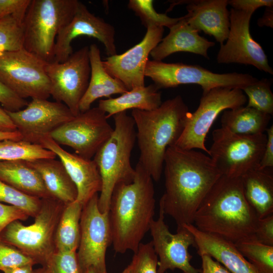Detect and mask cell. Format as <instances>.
Wrapping results in <instances>:
<instances>
[{"label": "cell", "mask_w": 273, "mask_h": 273, "mask_svg": "<svg viewBox=\"0 0 273 273\" xmlns=\"http://www.w3.org/2000/svg\"><path fill=\"white\" fill-rule=\"evenodd\" d=\"M212 141L208 155L222 175L241 177L259 168L267 136L238 134L221 127L213 130Z\"/></svg>", "instance_id": "cell-9"}, {"label": "cell", "mask_w": 273, "mask_h": 273, "mask_svg": "<svg viewBox=\"0 0 273 273\" xmlns=\"http://www.w3.org/2000/svg\"><path fill=\"white\" fill-rule=\"evenodd\" d=\"M6 111L22 140L37 144L41 138L74 117L63 103L38 98L32 99L23 109Z\"/></svg>", "instance_id": "cell-17"}, {"label": "cell", "mask_w": 273, "mask_h": 273, "mask_svg": "<svg viewBox=\"0 0 273 273\" xmlns=\"http://www.w3.org/2000/svg\"><path fill=\"white\" fill-rule=\"evenodd\" d=\"M235 245L258 273H273V246L263 244L253 239L244 240Z\"/></svg>", "instance_id": "cell-32"}, {"label": "cell", "mask_w": 273, "mask_h": 273, "mask_svg": "<svg viewBox=\"0 0 273 273\" xmlns=\"http://www.w3.org/2000/svg\"><path fill=\"white\" fill-rule=\"evenodd\" d=\"M23 48L22 24L12 16L0 19V52Z\"/></svg>", "instance_id": "cell-36"}, {"label": "cell", "mask_w": 273, "mask_h": 273, "mask_svg": "<svg viewBox=\"0 0 273 273\" xmlns=\"http://www.w3.org/2000/svg\"><path fill=\"white\" fill-rule=\"evenodd\" d=\"M0 103L6 110L17 111L25 107L28 103L0 81Z\"/></svg>", "instance_id": "cell-41"}, {"label": "cell", "mask_w": 273, "mask_h": 273, "mask_svg": "<svg viewBox=\"0 0 273 273\" xmlns=\"http://www.w3.org/2000/svg\"><path fill=\"white\" fill-rule=\"evenodd\" d=\"M0 180L29 196L52 197L40 175L27 161H0Z\"/></svg>", "instance_id": "cell-27"}, {"label": "cell", "mask_w": 273, "mask_h": 273, "mask_svg": "<svg viewBox=\"0 0 273 273\" xmlns=\"http://www.w3.org/2000/svg\"><path fill=\"white\" fill-rule=\"evenodd\" d=\"M241 178L244 197L258 218L273 214L272 168L254 169Z\"/></svg>", "instance_id": "cell-25"}, {"label": "cell", "mask_w": 273, "mask_h": 273, "mask_svg": "<svg viewBox=\"0 0 273 273\" xmlns=\"http://www.w3.org/2000/svg\"><path fill=\"white\" fill-rule=\"evenodd\" d=\"M188 107L180 95L162 102L152 110L133 109L140 150L139 162L158 181L163 169L166 151L174 146L185 126Z\"/></svg>", "instance_id": "cell-4"}, {"label": "cell", "mask_w": 273, "mask_h": 273, "mask_svg": "<svg viewBox=\"0 0 273 273\" xmlns=\"http://www.w3.org/2000/svg\"><path fill=\"white\" fill-rule=\"evenodd\" d=\"M77 0H31L22 28L23 48L46 62L54 60L56 37L73 17Z\"/></svg>", "instance_id": "cell-6"}, {"label": "cell", "mask_w": 273, "mask_h": 273, "mask_svg": "<svg viewBox=\"0 0 273 273\" xmlns=\"http://www.w3.org/2000/svg\"><path fill=\"white\" fill-rule=\"evenodd\" d=\"M35 263L17 248L0 239V270Z\"/></svg>", "instance_id": "cell-39"}, {"label": "cell", "mask_w": 273, "mask_h": 273, "mask_svg": "<svg viewBox=\"0 0 273 273\" xmlns=\"http://www.w3.org/2000/svg\"><path fill=\"white\" fill-rule=\"evenodd\" d=\"M31 0H0V19L14 17L23 23Z\"/></svg>", "instance_id": "cell-40"}, {"label": "cell", "mask_w": 273, "mask_h": 273, "mask_svg": "<svg viewBox=\"0 0 273 273\" xmlns=\"http://www.w3.org/2000/svg\"><path fill=\"white\" fill-rule=\"evenodd\" d=\"M90 76L86 90L79 103V111L85 112L91 108L97 99L109 98L114 94H122L128 90L119 80L111 76L105 69L100 50L96 44L89 47Z\"/></svg>", "instance_id": "cell-24"}, {"label": "cell", "mask_w": 273, "mask_h": 273, "mask_svg": "<svg viewBox=\"0 0 273 273\" xmlns=\"http://www.w3.org/2000/svg\"><path fill=\"white\" fill-rule=\"evenodd\" d=\"M29 216L21 209L0 202V234L11 222L15 220H26Z\"/></svg>", "instance_id": "cell-43"}, {"label": "cell", "mask_w": 273, "mask_h": 273, "mask_svg": "<svg viewBox=\"0 0 273 273\" xmlns=\"http://www.w3.org/2000/svg\"><path fill=\"white\" fill-rule=\"evenodd\" d=\"M41 199L33 223L25 225L20 220L13 221L1 233L0 239L18 249L35 264L43 266L56 251L55 234L65 205L52 197Z\"/></svg>", "instance_id": "cell-7"}, {"label": "cell", "mask_w": 273, "mask_h": 273, "mask_svg": "<svg viewBox=\"0 0 273 273\" xmlns=\"http://www.w3.org/2000/svg\"><path fill=\"white\" fill-rule=\"evenodd\" d=\"M247 98L239 88H214L203 93L197 109L186 116L184 130L175 146L184 150L200 149L207 154V134L219 114L243 106Z\"/></svg>", "instance_id": "cell-10"}, {"label": "cell", "mask_w": 273, "mask_h": 273, "mask_svg": "<svg viewBox=\"0 0 273 273\" xmlns=\"http://www.w3.org/2000/svg\"><path fill=\"white\" fill-rule=\"evenodd\" d=\"M114 127L110 136L93 157L102 180L98 207L102 213L108 212L111 196L120 184L131 183L135 171L130 156L136 141L134 122L126 111L113 116Z\"/></svg>", "instance_id": "cell-5"}, {"label": "cell", "mask_w": 273, "mask_h": 273, "mask_svg": "<svg viewBox=\"0 0 273 273\" xmlns=\"http://www.w3.org/2000/svg\"><path fill=\"white\" fill-rule=\"evenodd\" d=\"M158 258L151 241L141 243L128 265L131 273H157Z\"/></svg>", "instance_id": "cell-38"}, {"label": "cell", "mask_w": 273, "mask_h": 273, "mask_svg": "<svg viewBox=\"0 0 273 273\" xmlns=\"http://www.w3.org/2000/svg\"><path fill=\"white\" fill-rule=\"evenodd\" d=\"M33 273H46L44 268L42 267L33 270Z\"/></svg>", "instance_id": "cell-51"}, {"label": "cell", "mask_w": 273, "mask_h": 273, "mask_svg": "<svg viewBox=\"0 0 273 273\" xmlns=\"http://www.w3.org/2000/svg\"><path fill=\"white\" fill-rule=\"evenodd\" d=\"M187 4V22L199 32L213 36L222 44L230 30V12L228 0H193L180 1Z\"/></svg>", "instance_id": "cell-21"}, {"label": "cell", "mask_w": 273, "mask_h": 273, "mask_svg": "<svg viewBox=\"0 0 273 273\" xmlns=\"http://www.w3.org/2000/svg\"><path fill=\"white\" fill-rule=\"evenodd\" d=\"M106 114L97 107L80 112L53 130L50 136L70 147L79 156L92 159L113 131Z\"/></svg>", "instance_id": "cell-14"}, {"label": "cell", "mask_w": 273, "mask_h": 273, "mask_svg": "<svg viewBox=\"0 0 273 273\" xmlns=\"http://www.w3.org/2000/svg\"><path fill=\"white\" fill-rule=\"evenodd\" d=\"M228 5L237 10L254 13L259 8L273 7L272 0H230Z\"/></svg>", "instance_id": "cell-44"}, {"label": "cell", "mask_w": 273, "mask_h": 273, "mask_svg": "<svg viewBox=\"0 0 273 273\" xmlns=\"http://www.w3.org/2000/svg\"><path fill=\"white\" fill-rule=\"evenodd\" d=\"M273 7H266L263 16L258 19L257 24L260 27H273Z\"/></svg>", "instance_id": "cell-48"}, {"label": "cell", "mask_w": 273, "mask_h": 273, "mask_svg": "<svg viewBox=\"0 0 273 273\" xmlns=\"http://www.w3.org/2000/svg\"><path fill=\"white\" fill-rule=\"evenodd\" d=\"M164 28L150 26L143 39L121 54L108 56L103 65L128 90L145 85V71L149 56L162 39Z\"/></svg>", "instance_id": "cell-19"}, {"label": "cell", "mask_w": 273, "mask_h": 273, "mask_svg": "<svg viewBox=\"0 0 273 273\" xmlns=\"http://www.w3.org/2000/svg\"><path fill=\"white\" fill-rule=\"evenodd\" d=\"M46 63L23 48L0 52V81L21 98L48 99L51 85Z\"/></svg>", "instance_id": "cell-11"}, {"label": "cell", "mask_w": 273, "mask_h": 273, "mask_svg": "<svg viewBox=\"0 0 273 273\" xmlns=\"http://www.w3.org/2000/svg\"><path fill=\"white\" fill-rule=\"evenodd\" d=\"M28 162L39 173L52 198L65 205L77 200L76 187L60 160L40 159Z\"/></svg>", "instance_id": "cell-26"}, {"label": "cell", "mask_w": 273, "mask_h": 273, "mask_svg": "<svg viewBox=\"0 0 273 273\" xmlns=\"http://www.w3.org/2000/svg\"><path fill=\"white\" fill-rule=\"evenodd\" d=\"M84 273H95L94 269L90 267L87 269Z\"/></svg>", "instance_id": "cell-53"}, {"label": "cell", "mask_w": 273, "mask_h": 273, "mask_svg": "<svg viewBox=\"0 0 273 273\" xmlns=\"http://www.w3.org/2000/svg\"><path fill=\"white\" fill-rule=\"evenodd\" d=\"M152 0H130L128 8L132 10L146 27H167L169 29L177 23L181 17L172 18L166 14L158 13L153 6Z\"/></svg>", "instance_id": "cell-33"}, {"label": "cell", "mask_w": 273, "mask_h": 273, "mask_svg": "<svg viewBox=\"0 0 273 273\" xmlns=\"http://www.w3.org/2000/svg\"><path fill=\"white\" fill-rule=\"evenodd\" d=\"M56 155L41 145L23 140H5L0 141V161H34L40 159H55Z\"/></svg>", "instance_id": "cell-31"}, {"label": "cell", "mask_w": 273, "mask_h": 273, "mask_svg": "<svg viewBox=\"0 0 273 273\" xmlns=\"http://www.w3.org/2000/svg\"><path fill=\"white\" fill-rule=\"evenodd\" d=\"M129 184L117 185L108 212L111 244L116 253H134L154 220L155 208L153 180L138 162Z\"/></svg>", "instance_id": "cell-2"}, {"label": "cell", "mask_w": 273, "mask_h": 273, "mask_svg": "<svg viewBox=\"0 0 273 273\" xmlns=\"http://www.w3.org/2000/svg\"><path fill=\"white\" fill-rule=\"evenodd\" d=\"M183 226L193 235L197 253L208 255L224 266L231 273H258L242 255L235 244L222 238L197 229L193 224Z\"/></svg>", "instance_id": "cell-22"}, {"label": "cell", "mask_w": 273, "mask_h": 273, "mask_svg": "<svg viewBox=\"0 0 273 273\" xmlns=\"http://www.w3.org/2000/svg\"><path fill=\"white\" fill-rule=\"evenodd\" d=\"M259 219L244 197L241 178L221 175L197 210L193 224L235 244L254 239Z\"/></svg>", "instance_id": "cell-3"}, {"label": "cell", "mask_w": 273, "mask_h": 273, "mask_svg": "<svg viewBox=\"0 0 273 273\" xmlns=\"http://www.w3.org/2000/svg\"><path fill=\"white\" fill-rule=\"evenodd\" d=\"M121 273H131L129 266L128 265Z\"/></svg>", "instance_id": "cell-52"}, {"label": "cell", "mask_w": 273, "mask_h": 273, "mask_svg": "<svg viewBox=\"0 0 273 273\" xmlns=\"http://www.w3.org/2000/svg\"><path fill=\"white\" fill-rule=\"evenodd\" d=\"M115 29L103 18L91 13L78 2L70 22L58 33L55 40L54 61L62 62L72 54V41L79 36L86 35L97 39L104 46L109 56L117 54L115 44Z\"/></svg>", "instance_id": "cell-18"}, {"label": "cell", "mask_w": 273, "mask_h": 273, "mask_svg": "<svg viewBox=\"0 0 273 273\" xmlns=\"http://www.w3.org/2000/svg\"><path fill=\"white\" fill-rule=\"evenodd\" d=\"M271 82L262 78L245 87L242 90L248 98L247 107L254 108L263 113L273 114V94Z\"/></svg>", "instance_id": "cell-34"}, {"label": "cell", "mask_w": 273, "mask_h": 273, "mask_svg": "<svg viewBox=\"0 0 273 273\" xmlns=\"http://www.w3.org/2000/svg\"><path fill=\"white\" fill-rule=\"evenodd\" d=\"M38 144L58 157L76 187V200L83 206L95 195L101 192V177L93 159H85L76 153L67 151L50 135L41 138Z\"/></svg>", "instance_id": "cell-20"}, {"label": "cell", "mask_w": 273, "mask_h": 273, "mask_svg": "<svg viewBox=\"0 0 273 273\" xmlns=\"http://www.w3.org/2000/svg\"><path fill=\"white\" fill-rule=\"evenodd\" d=\"M82 208L83 205L77 200L65 205L55 234L56 251H77Z\"/></svg>", "instance_id": "cell-30"}, {"label": "cell", "mask_w": 273, "mask_h": 273, "mask_svg": "<svg viewBox=\"0 0 273 273\" xmlns=\"http://www.w3.org/2000/svg\"><path fill=\"white\" fill-rule=\"evenodd\" d=\"M159 90L154 84L135 88L117 98L100 100L98 107L106 114L107 118L130 109L154 110L162 103Z\"/></svg>", "instance_id": "cell-28"}, {"label": "cell", "mask_w": 273, "mask_h": 273, "mask_svg": "<svg viewBox=\"0 0 273 273\" xmlns=\"http://www.w3.org/2000/svg\"><path fill=\"white\" fill-rule=\"evenodd\" d=\"M202 266L200 273H231L219 262L208 255L201 256Z\"/></svg>", "instance_id": "cell-46"}, {"label": "cell", "mask_w": 273, "mask_h": 273, "mask_svg": "<svg viewBox=\"0 0 273 273\" xmlns=\"http://www.w3.org/2000/svg\"><path fill=\"white\" fill-rule=\"evenodd\" d=\"M145 76L150 77L159 89L175 87L181 84H195L201 87L203 93L216 87L243 90L258 80L249 74L216 73L199 65L165 63L154 60L147 62Z\"/></svg>", "instance_id": "cell-8"}, {"label": "cell", "mask_w": 273, "mask_h": 273, "mask_svg": "<svg viewBox=\"0 0 273 273\" xmlns=\"http://www.w3.org/2000/svg\"><path fill=\"white\" fill-rule=\"evenodd\" d=\"M99 195H95L83 206L80 220V240L76 251L82 273L93 268L95 273H107L106 253L111 243L108 212L98 207Z\"/></svg>", "instance_id": "cell-13"}, {"label": "cell", "mask_w": 273, "mask_h": 273, "mask_svg": "<svg viewBox=\"0 0 273 273\" xmlns=\"http://www.w3.org/2000/svg\"><path fill=\"white\" fill-rule=\"evenodd\" d=\"M254 239L263 244L273 246V214L259 219Z\"/></svg>", "instance_id": "cell-42"}, {"label": "cell", "mask_w": 273, "mask_h": 273, "mask_svg": "<svg viewBox=\"0 0 273 273\" xmlns=\"http://www.w3.org/2000/svg\"><path fill=\"white\" fill-rule=\"evenodd\" d=\"M267 141L260 160L259 169L272 168L273 167V125L267 128Z\"/></svg>", "instance_id": "cell-45"}, {"label": "cell", "mask_w": 273, "mask_h": 273, "mask_svg": "<svg viewBox=\"0 0 273 273\" xmlns=\"http://www.w3.org/2000/svg\"><path fill=\"white\" fill-rule=\"evenodd\" d=\"M253 14L251 12L231 9L229 35L225 43L220 45L217 61L219 64L250 65L273 74L263 49L250 32V22Z\"/></svg>", "instance_id": "cell-15"}, {"label": "cell", "mask_w": 273, "mask_h": 273, "mask_svg": "<svg viewBox=\"0 0 273 273\" xmlns=\"http://www.w3.org/2000/svg\"><path fill=\"white\" fill-rule=\"evenodd\" d=\"M270 119V115L254 108L241 106L223 111L221 127L238 134H258L266 131Z\"/></svg>", "instance_id": "cell-29"}, {"label": "cell", "mask_w": 273, "mask_h": 273, "mask_svg": "<svg viewBox=\"0 0 273 273\" xmlns=\"http://www.w3.org/2000/svg\"><path fill=\"white\" fill-rule=\"evenodd\" d=\"M42 267L46 273H82L75 251H56Z\"/></svg>", "instance_id": "cell-37"}, {"label": "cell", "mask_w": 273, "mask_h": 273, "mask_svg": "<svg viewBox=\"0 0 273 273\" xmlns=\"http://www.w3.org/2000/svg\"><path fill=\"white\" fill-rule=\"evenodd\" d=\"M45 69L50 82V96L65 104L74 116L79 114V103L90 76L89 47L73 52L64 62H47Z\"/></svg>", "instance_id": "cell-12"}, {"label": "cell", "mask_w": 273, "mask_h": 273, "mask_svg": "<svg viewBox=\"0 0 273 273\" xmlns=\"http://www.w3.org/2000/svg\"><path fill=\"white\" fill-rule=\"evenodd\" d=\"M0 202L17 207L34 217L40 208L42 199L25 194L0 180Z\"/></svg>", "instance_id": "cell-35"}, {"label": "cell", "mask_w": 273, "mask_h": 273, "mask_svg": "<svg viewBox=\"0 0 273 273\" xmlns=\"http://www.w3.org/2000/svg\"><path fill=\"white\" fill-rule=\"evenodd\" d=\"M5 140L20 141L22 140V137L21 133L17 130L14 131H0V141Z\"/></svg>", "instance_id": "cell-49"}, {"label": "cell", "mask_w": 273, "mask_h": 273, "mask_svg": "<svg viewBox=\"0 0 273 273\" xmlns=\"http://www.w3.org/2000/svg\"><path fill=\"white\" fill-rule=\"evenodd\" d=\"M163 168L165 191L159 203L165 214L177 228L193 224L197 210L222 174L209 155L175 146L167 148Z\"/></svg>", "instance_id": "cell-1"}, {"label": "cell", "mask_w": 273, "mask_h": 273, "mask_svg": "<svg viewBox=\"0 0 273 273\" xmlns=\"http://www.w3.org/2000/svg\"><path fill=\"white\" fill-rule=\"evenodd\" d=\"M33 264H27L5 270L4 273H33Z\"/></svg>", "instance_id": "cell-50"}, {"label": "cell", "mask_w": 273, "mask_h": 273, "mask_svg": "<svg viewBox=\"0 0 273 273\" xmlns=\"http://www.w3.org/2000/svg\"><path fill=\"white\" fill-rule=\"evenodd\" d=\"M169 30L168 34L151 52L153 60L162 61L172 54L180 52L200 55L209 59L207 51L215 46V42L200 36L187 22L184 16Z\"/></svg>", "instance_id": "cell-23"}, {"label": "cell", "mask_w": 273, "mask_h": 273, "mask_svg": "<svg viewBox=\"0 0 273 273\" xmlns=\"http://www.w3.org/2000/svg\"><path fill=\"white\" fill-rule=\"evenodd\" d=\"M17 128L6 111L0 107V131H14Z\"/></svg>", "instance_id": "cell-47"}, {"label": "cell", "mask_w": 273, "mask_h": 273, "mask_svg": "<svg viewBox=\"0 0 273 273\" xmlns=\"http://www.w3.org/2000/svg\"><path fill=\"white\" fill-rule=\"evenodd\" d=\"M165 213L159 203V216L152 221L150 231L154 250L158 259L157 273L179 269L183 273H200L201 269L191 264L192 256L189 252L191 246L196 247L192 234L185 227L177 228L171 233L164 221Z\"/></svg>", "instance_id": "cell-16"}]
</instances>
